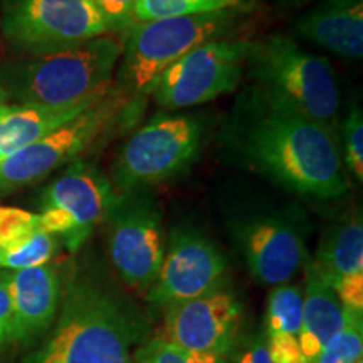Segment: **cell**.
<instances>
[{
	"label": "cell",
	"instance_id": "1",
	"mask_svg": "<svg viewBox=\"0 0 363 363\" xmlns=\"http://www.w3.org/2000/svg\"><path fill=\"white\" fill-rule=\"evenodd\" d=\"M224 143L249 170L305 199L331 201L350 190L335 130L256 91L240 99Z\"/></svg>",
	"mask_w": 363,
	"mask_h": 363
},
{
	"label": "cell",
	"instance_id": "2",
	"mask_svg": "<svg viewBox=\"0 0 363 363\" xmlns=\"http://www.w3.org/2000/svg\"><path fill=\"white\" fill-rule=\"evenodd\" d=\"M123 40L115 34L40 56L0 62V96L9 106H74L113 86Z\"/></svg>",
	"mask_w": 363,
	"mask_h": 363
},
{
	"label": "cell",
	"instance_id": "3",
	"mask_svg": "<svg viewBox=\"0 0 363 363\" xmlns=\"http://www.w3.org/2000/svg\"><path fill=\"white\" fill-rule=\"evenodd\" d=\"M142 337L138 313L93 278L67 284L54 333L33 363H133Z\"/></svg>",
	"mask_w": 363,
	"mask_h": 363
},
{
	"label": "cell",
	"instance_id": "4",
	"mask_svg": "<svg viewBox=\"0 0 363 363\" xmlns=\"http://www.w3.org/2000/svg\"><path fill=\"white\" fill-rule=\"evenodd\" d=\"M143 101L115 84L66 123L0 163V197L33 187L56 170L101 150L138 121Z\"/></svg>",
	"mask_w": 363,
	"mask_h": 363
},
{
	"label": "cell",
	"instance_id": "5",
	"mask_svg": "<svg viewBox=\"0 0 363 363\" xmlns=\"http://www.w3.org/2000/svg\"><path fill=\"white\" fill-rule=\"evenodd\" d=\"M249 6L138 22L123 39L115 72L116 89L136 99L152 94L158 78L180 57L214 40L233 39L246 22Z\"/></svg>",
	"mask_w": 363,
	"mask_h": 363
},
{
	"label": "cell",
	"instance_id": "6",
	"mask_svg": "<svg viewBox=\"0 0 363 363\" xmlns=\"http://www.w3.org/2000/svg\"><path fill=\"white\" fill-rule=\"evenodd\" d=\"M246 72L254 83L251 89L262 98L335 130L340 88L333 67L291 35L252 40Z\"/></svg>",
	"mask_w": 363,
	"mask_h": 363
},
{
	"label": "cell",
	"instance_id": "7",
	"mask_svg": "<svg viewBox=\"0 0 363 363\" xmlns=\"http://www.w3.org/2000/svg\"><path fill=\"white\" fill-rule=\"evenodd\" d=\"M206 135V118L199 115L153 116L121 148L110 179L115 192L153 189L187 172L201 157Z\"/></svg>",
	"mask_w": 363,
	"mask_h": 363
},
{
	"label": "cell",
	"instance_id": "8",
	"mask_svg": "<svg viewBox=\"0 0 363 363\" xmlns=\"http://www.w3.org/2000/svg\"><path fill=\"white\" fill-rule=\"evenodd\" d=\"M113 34L89 0H0V35L16 56H40Z\"/></svg>",
	"mask_w": 363,
	"mask_h": 363
},
{
	"label": "cell",
	"instance_id": "9",
	"mask_svg": "<svg viewBox=\"0 0 363 363\" xmlns=\"http://www.w3.org/2000/svg\"><path fill=\"white\" fill-rule=\"evenodd\" d=\"M101 224L118 276L135 291L148 293L167 246L162 211L152 189L116 194Z\"/></svg>",
	"mask_w": 363,
	"mask_h": 363
},
{
	"label": "cell",
	"instance_id": "10",
	"mask_svg": "<svg viewBox=\"0 0 363 363\" xmlns=\"http://www.w3.org/2000/svg\"><path fill=\"white\" fill-rule=\"evenodd\" d=\"M252 40L224 39L194 49L172 65L153 86L162 110L175 111L233 93L246 74Z\"/></svg>",
	"mask_w": 363,
	"mask_h": 363
},
{
	"label": "cell",
	"instance_id": "11",
	"mask_svg": "<svg viewBox=\"0 0 363 363\" xmlns=\"http://www.w3.org/2000/svg\"><path fill=\"white\" fill-rule=\"evenodd\" d=\"M110 179L84 160L67 165L40 194L39 225L71 252L83 246L115 199Z\"/></svg>",
	"mask_w": 363,
	"mask_h": 363
},
{
	"label": "cell",
	"instance_id": "12",
	"mask_svg": "<svg viewBox=\"0 0 363 363\" xmlns=\"http://www.w3.org/2000/svg\"><path fill=\"white\" fill-rule=\"evenodd\" d=\"M242 313L239 296L222 281L201 296L163 308V338L187 352L225 358L234 347Z\"/></svg>",
	"mask_w": 363,
	"mask_h": 363
},
{
	"label": "cell",
	"instance_id": "13",
	"mask_svg": "<svg viewBox=\"0 0 363 363\" xmlns=\"http://www.w3.org/2000/svg\"><path fill=\"white\" fill-rule=\"evenodd\" d=\"M227 261L211 239L189 227H177L167 240L158 276L147 296L167 308L189 301L224 281Z\"/></svg>",
	"mask_w": 363,
	"mask_h": 363
},
{
	"label": "cell",
	"instance_id": "14",
	"mask_svg": "<svg viewBox=\"0 0 363 363\" xmlns=\"http://www.w3.org/2000/svg\"><path fill=\"white\" fill-rule=\"evenodd\" d=\"M235 240L247 271L257 283H288L306 261L301 229L281 214H257L238 222Z\"/></svg>",
	"mask_w": 363,
	"mask_h": 363
},
{
	"label": "cell",
	"instance_id": "15",
	"mask_svg": "<svg viewBox=\"0 0 363 363\" xmlns=\"http://www.w3.org/2000/svg\"><path fill=\"white\" fill-rule=\"evenodd\" d=\"M310 264L345 310L363 315V222L360 211L333 225Z\"/></svg>",
	"mask_w": 363,
	"mask_h": 363
},
{
	"label": "cell",
	"instance_id": "16",
	"mask_svg": "<svg viewBox=\"0 0 363 363\" xmlns=\"http://www.w3.org/2000/svg\"><path fill=\"white\" fill-rule=\"evenodd\" d=\"M9 293L12 301L13 340H30L48 330L56 318L61 279L57 267L44 264L27 269L6 271Z\"/></svg>",
	"mask_w": 363,
	"mask_h": 363
},
{
	"label": "cell",
	"instance_id": "17",
	"mask_svg": "<svg viewBox=\"0 0 363 363\" xmlns=\"http://www.w3.org/2000/svg\"><path fill=\"white\" fill-rule=\"evenodd\" d=\"M299 38L347 59L363 56V0H321L298 17Z\"/></svg>",
	"mask_w": 363,
	"mask_h": 363
},
{
	"label": "cell",
	"instance_id": "18",
	"mask_svg": "<svg viewBox=\"0 0 363 363\" xmlns=\"http://www.w3.org/2000/svg\"><path fill=\"white\" fill-rule=\"evenodd\" d=\"M348 311L333 289L320 278L310 262L306 266V283L303 291V318L298 342L303 355L311 363L321 348L330 342L347 321Z\"/></svg>",
	"mask_w": 363,
	"mask_h": 363
},
{
	"label": "cell",
	"instance_id": "19",
	"mask_svg": "<svg viewBox=\"0 0 363 363\" xmlns=\"http://www.w3.org/2000/svg\"><path fill=\"white\" fill-rule=\"evenodd\" d=\"M101 96L65 108L7 106L0 113V163L29 147L30 143L38 142L49 131L66 123L67 120L79 115Z\"/></svg>",
	"mask_w": 363,
	"mask_h": 363
},
{
	"label": "cell",
	"instance_id": "20",
	"mask_svg": "<svg viewBox=\"0 0 363 363\" xmlns=\"http://www.w3.org/2000/svg\"><path fill=\"white\" fill-rule=\"evenodd\" d=\"M57 251V238L40 225L0 244V267L6 271L49 264Z\"/></svg>",
	"mask_w": 363,
	"mask_h": 363
},
{
	"label": "cell",
	"instance_id": "21",
	"mask_svg": "<svg viewBox=\"0 0 363 363\" xmlns=\"http://www.w3.org/2000/svg\"><path fill=\"white\" fill-rule=\"evenodd\" d=\"M303 291L296 284L284 283L272 288L267 298L266 337H296L301 330Z\"/></svg>",
	"mask_w": 363,
	"mask_h": 363
},
{
	"label": "cell",
	"instance_id": "22",
	"mask_svg": "<svg viewBox=\"0 0 363 363\" xmlns=\"http://www.w3.org/2000/svg\"><path fill=\"white\" fill-rule=\"evenodd\" d=\"M242 6V0H136L135 21L150 22Z\"/></svg>",
	"mask_w": 363,
	"mask_h": 363
},
{
	"label": "cell",
	"instance_id": "23",
	"mask_svg": "<svg viewBox=\"0 0 363 363\" xmlns=\"http://www.w3.org/2000/svg\"><path fill=\"white\" fill-rule=\"evenodd\" d=\"M348 311V310H347ZM363 355V315L348 311L347 321L311 363H358Z\"/></svg>",
	"mask_w": 363,
	"mask_h": 363
},
{
	"label": "cell",
	"instance_id": "24",
	"mask_svg": "<svg viewBox=\"0 0 363 363\" xmlns=\"http://www.w3.org/2000/svg\"><path fill=\"white\" fill-rule=\"evenodd\" d=\"M338 147L342 158L358 184L363 182V115L358 104L348 110L340 126Z\"/></svg>",
	"mask_w": 363,
	"mask_h": 363
},
{
	"label": "cell",
	"instance_id": "25",
	"mask_svg": "<svg viewBox=\"0 0 363 363\" xmlns=\"http://www.w3.org/2000/svg\"><path fill=\"white\" fill-rule=\"evenodd\" d=\"M133 363H227V360L187 352L167 338L157 337L136 348Z\"/></svg>",
	"mask_w": 363,
	"mask_h": 363
},
{
	"label": "cell",
	"instance_id": "26",
	"mask_svg": "<svg viewBox=\"0 0 363 363\" xmlns=\"http://www.w3.org/2000/svg\"><path fill=\"white\" fill-rule=\"evenodd\" d=\"M89 2L106 19V22L111 27V33L121 40L130 33L131 27L136 24V0H89Z\"/></svg>",
	"mask_w": 363,
	"mask_h": 363
},
{
	"label": "cell",
	"instance_id": "27",
	"mask_svg": "<svg viewBox=\"0 0 363 363\" xmlns=\"http://www.w3.org/2000/svg\"><path fill=\"white\" fill-rule=\"evenodd\" d=\"M266 340L272 363H308L296 337L279 335V337H266Z\"/></svg>",
	"mask_w": 363,
	"mask_h": 363
},
{
	"label": "cell",
	"instance_id": "28",
	"mask_svg": "<svg viewBox=\"0 0 363 363\" xmlns=\"http://www.w3.org/2000/svg\"><path fill=\"white\" fill-rule=\"evenodd\" d=\"M13 340L12 301L9 293L6 271L0 272V345Z\"/></svg>",
	"mask_w": 363,
	"mask_h": 363
},
{
	"label": "cell",
	"instance_id": "29",
	"mask_svg": "<svg viewBox=\"0 0 363 363\" xmlns=\"http://www.w3.org/2000/svg\"><path fill=\"white\" fill-rule=\"evenodd\" d=\"M235 363H272L269 352H267L266 337L254 338L252 342L239 353Z\"/></svg>",
	"mask_w": 363,
	"mask_h": 363
},
{
	"label": "cell",
	"instance_id": "30",
	"mask_svg": "<svg viewBox=\"0 0 363 363\" xmlns=\"http://www.w3.org/2000/svg\"><path fill=\"white\" fill-rule=\"evenodd\" d=\"M313 2H321V0H276V4L284 9H301L310 6Z\"/></svg>",
	"mask_w": 363,
	"mask_h": 363
},
{
	"label": "cell",
	"instance_id": "31",
	"mask_svg": "<svg viewBox=\"0 0 363 363\" xmlns=\"http://www.w3.org/2000/svg\"><path fill=\"white\" fill-rule=\"evenodd\" d=\"M7 106H9V104H7L6 101H4V98H2V96H0V113H2L4 110H6Z\"/></svg>",
	"mask_w": 363,
	"mask_h": 363
},
{
	"label": "cell",
	"instance_id": "32",
	"mask_svg": "<svg viewBox=\"0 0 363 363\" xmlns=\"http://www.w3.org/2000/svg\"><path fill=\"white\" fill-rule=\"evenodd\" d=\"M358 363H362V362H358Z\"/></svg>",
	"mask_w": 363,
	"mask_h": 363
},
{
	"label": "cell",
	"instance_id": "33",
	"mask_svg": "<svg viewBox=\"0 0 363 363\" xmlns=\"http://www.w3.org/2000/svg\"><path fill=\"white\" fill-rule=\"evenodd\" d=\"M308 363H310V362H308Z\"/></svg>",
	"mask_w": 363,
	"mask_h": 363
}]
</instances>
